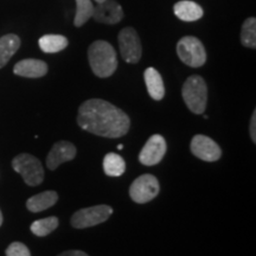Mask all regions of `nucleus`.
<instances>
[{"mask_svg": "<svg viewBox=\"0 0 256 256\" xmlns=\"http://www.w3.org/2000/svg\"><path fill=\"white\" fill-rule=\"evenodd\" d=\"M78 124L95 136L116 139L128 132L130 120L124 110L110 102L90 98L80 106Z\"/></svg>", "mask_w": 256, "mask_h": 256, "instance_id": "obj_1", "label": "nucleus"}, {"mask_svg": "<svg viewBox=\"0 0 256 256\" xmlns=\"http://www.w3.org/2000/svg\"><path fill=\"white\" fill-rule=\"evenodd\" d=\"M88 60L92 72L101 78H110L118 68L116 51L106 40H96L89 46Z\"/></svg>", "mask_w": 256, "mask_h": 256, "instance_id": "obj_2", "label": "nucleus"}, {"mask_svg": "<svg viewBox=\"0 0 256 256\" xmlns=\"http://www.w3.org/2000/svg\"><path fill=\"white\" fill-rule=\"evenodd\" d=\"M182 95L185 104L192 113L203 114L208 102V87L204 78L200 75L188 78L182 88Z\"/></svg>", "mask_w": 256, "mask_h": 256, "instance_id": "obj_3", "label": "nucleus"}, {"mask_svg": "<svg viewBox=\"0 0 256 256\" xmlns=\"http://www.w3.org/2000/svg\"><path fill=\"white\" fill-rule=\"evenodd\" d=\"M12 168L23 177L28 186H37L44 180V170L40 160L28 153H22L14 156Z\"/></svg>", "mask_w": 256, "mask_h": 256, "instance_id": "obj_4", "label": "nucleus"}, {"mask_svg": "<svg viewBox=\"0 0 256 256\" xmlns=\"http://www.w3.org/2000/svg\"><path fill=\"white\" fill-rule=\"evenodd\" d=\"M177 54L182 62L191 68H200L206 62V48L196 37L180 38L177 44Z\"/></svg>", "mask_w": 256, "mask_h": 256, "instance_id": "obj_5", "label": "nucleus"}, {"mask_svg": "<svg viewBox=\"0 0 256 256\" xmlns=\"http://www.w3.org/2000/svg\"><path fill=\"white\" fill-rule=\"evenodd\" d=\"M113 209L110 206H95L76 211L72 217V226L76 229H86L101 224L110 218Z\"/></svg>", "mask_w": 256, "mask_h": 256, "instance_id": "obj_6", "label": "nucleus"}, {"mask_svg": "<svg viewBox=\"0 0 256 256\" xmlns=\"http://www.w3.org/2000/svg\"><path fill=\"white\" fill-rule=\"evenodd\" d=\"M159 182L154 176L142 174L133 182L130 188V196L138 204H145L159 194Z\"/></svg>", "mask_w": 256, "mask_h": 256, "instance_id": "obj_7", "label": "nucleus"}, {"mask_svg": "<svg viewBox=\"0 0 256 256\" xmlns=\"http://www.w3.org/2000/svg\"><path fill=\"white\" fill-rule=\"evenodd\" d=\"M120 52L124 62L136 64L142 58V42L133 28H124L119 32Z\"/></svg>", "mask_w": 256, "mask_h": 256, "instance_id": "obj_8", "label": "nucleus"}, {"mask_svg": "<svg viewBox=\"0 0 256 256\" xmlns=\"http://www.w3.org/2000/svg\"><path fill=\"white\" fill-rule=\"evenodd\" d=\"M192 154L204 162H217L222 156V150L216 142L203 134H197L191 140Z\"/></svg>", "mask_w": 256, "mask_h": 256, "instance_id": "obj_9", "label": "nucleus"}, {"mask_svg": "<svg viewBox=\"0 0 256 256\" xmlns=\"http://www.w3.org/2000/svg\"><path fill=\"white\" fill-rule=\"evenodd\" d=\"M166 150H168V145H166L164 136L160 134H153L142 147L139 154V162L145 166L159 164L166 154Z\"/></svg>", "mask_w": 256, "mask_h": 256, "instance_id": "obj_10", "label": "nucleus"}, {"mask_svg": "<svg viewBox=\"0 0 256 256\" xmlns=\"http://www.w3.org/2000/svg\"><path fill=\"white\" fill-rule=\"evenodd\" d=\"M122 17V8L115 0H104L95 6L94 12H92V18L98 23L102 24H118L120 23Z\"/></svg>", "mask_w": 256, "mask_h": 256, "instance_id": "obj_11", "label": "nucleus"}, {"mask_svg": "<svg viewBox=\"0 0 256 256\" xmlns=\"http://www.w3.org/2000/svg\"><path fill=\"white\" fill-rule=\"evenodd\" d=\"M76 156V147L69 142H58L52 146L46 156L48 168L54 171L60 164L70 162Z\"/></svg>", "mask_w": 256, "mask_h": 256, "instance_id": "obj_12", "label": "nucleus"}, {"mask_svg": "<svg viewBox=\"0 0 256 256\" xmlns=\"http://www.w3.org/2000/svg\"><path fill=\"white\" fill-rule=\"evenodd\" d=\"M16 75L28 78H43L48 72V64L44 60L28 58L19 60L14 68Z\"/></svg>", "mask_w": 256, "mask_h": 256, "instance_id": "obj_13", "label": "nucleus"}, {"mask_svg": "<svg viewBox=\"0 0 256 256\" xmlns=\"http://www.w3.org/2000/svg\"><path fill=\"white\" fill-rule=\"evenodd\" d=\"M147 92L153 100L160 101L165 96V86L162 75L154 68H147L144 72Z\"/></svg>", "mask_w": 256, "mask_h": 256, "instance_id": "obj_14", "label": "nucleus"}, {"mask_svg": "<svg viewBox=\"0 0 256 256\" xmlns=\"http://www.w3.org/2000/svg\"><path fill=\"white\" fill-rule=\"evenodd\" d=\"M174 12L183 22H196L203 17L204 11L200 5L190 0H182L174 5Z\"/></svg>", "mask_w": 256, "mask_h": 256, "instance_id": "obj_15", "label": "nucleus"}, {"mask_svg": "<svg viewBox=\"0 0 256 256\" xmlns=\"http://www.w3.org/2000/svg\"><path fill=\"white\" fill-rule=\"evenodd\" d=\"M57 200H58V194L56 191H44L28 198L26 208L31 212H40L55 206Z\"/></svg>", "mask_w": 256, "mask_h": 256, "instance_id": "obj_16", "label": "nucleus"}, {"mask_svg": "<svg viewBox=\"0 0 256 256\" xmlns=\"http://www.w3.org/2000/svg\"><path fill=\"white\" fill-rule=\"evenodd\" d=\"M20 46V38L10 34L0 38V69L5 66Z\"/></svg>", "mask_w": 256, "mask_h": 256, "instance_id": "obj_17", "label": "nucleus"}, {"mask_svg": "<svg viewBox=\"0 0 256 256\" xmlns=\"http://www.w3.org/2000/svg\"><path fill=\"white\" fill-rule=\"evenodd\" d=\"M40 50L46 54L60 52L68 46L69 42L62 34H46L38 40Z\"/></svg>", "mask_w": 256, "mask_h": 256, "instance_id": "obj_18", "label": "nucleus"}, {"mask_svg": "<svg viewBox=\"0 0 256 256\" xmlns=\"http://www.w3.org/2000/svg\"><path fill=\"white\" fill-rule=\"evenodd\" d=\"M104 170L110 177H120L126 171V162L122 156L116 153H108L104 159Z\"/></svg>", "mask_w": 256, "mask_h": 256, "instance_id": "obj_19", "label": "nucleus"}, {"mask_svg": "<svg viewBox=\"0 0 256 256\" xmlns=\"http://www.w3.org/2000/svg\"><path fill=\"white\" fill-rule=\"evenodd\" d=\"M60 220L57 217L51 216L46 217V218H42L38 220H34V223L31 224V232L34 234L36 236H40V238H43V236L49 235L55 230L57 226H58Z\"/></svg>", "mask_w": 256, "mask_h": 256, "instance_id": "obj_20", "label": "nucleus"}, {"mask_svg": "<svg viewBox=\"0 0 256 256\" xmlns=\"http://www.w3.org/2000/svg\"><path fill=\"white\" fill-rule=\"evenodd\" d=\"M94 12V5L92 0H76V16L74 19L75 26L81 28L92 17Z\"/></svg>", "mask_w": 256, "mask_h": 256, "instance_id": "obj_21", "label": "nucleus"}, {"mask_svg": "<svg viewBox=\"0 0 256 256\" xmlns=\"http://www.w3.org/2000/svg\"><path fill=\"white\" fill-rule=\"evenodd\" d=\"M241 43L246 48H256V19L250 17L246 19L241 30Z\"/></svg>", "mask_w": 256, "mask_h": 256, "instance_id": "obj_22", "label": "nucleus"}, {"mask_svg": "<svg viewBox=\"0 0 256 256\" xmlns=\"http://www.w3.org/2000/svg\"><path fill=\"white\" fill-rule=\"evenodd\" d=\"M6 256H31V252L24 243L14 242L6 249Z\"/></svg>", "mask_w": 256, "mask_h": 256, "instance_id": "obj_23", "label": "nucleus"}, {"mask_svg": "<svg viewBox=\"0 0 256 256\" xmlns=\"http://www.w3.org/2000/svg\"><path fill=\"white\" fill-rule=\"evenodd\" d=\"M249 133H250L252 142H256V110L252 112V119H250V126H249Z\"/></svg>", "mask_w": 256, "mask_h": 256, "instance_id": "obj_24", "label": "nucleus"}, {"mask_svg": "<svg viewBox=\"0 0 256 256\" xmlns=\"http://www.w3.org/2000/svg\"><path fill=\"white\" fill-rule=\"evenodd\" d=\"M58 256H89V255L81 250H68V252H62V254H60Z\"/></svg>", "mask_w": 256, "mask_h": 256, "instance_id": "obj_25", "label": "nucleus"}, {"mask_svg": "<svg viewBox=\"0 0 256 256\" xmlns=\"http://www.w3.org/2000/svg\"><path fill=\"white\" fill-rule=\"evenodd\" d=\"M2 211H0V226H2Z\"/></svg>", "mask_w": 256, "mask_h": 256, "instance_id": "obj_26", "label": "nucleus"}, {"mask_svg": "<svg viewBox=\"0 0 256 256\" xmlns=\"http://www.w3.org/2000/svg\"><path fill=\"white\" fill-rule=\"evenodd\" d=\"M96 2H98V4H100V2H104V0H95Z\"/></svg>", "mask_w": 256, "mask_h": 256, "instance_id": "obj_27", "label": "nucleus"}, {"mask_svg": "<svg viewBox=\"0 0 256 256\" xmlns=\"http://www.w3.org/2000/svg\"><path fill=\"white\" fill-rule=\"evenodd\" d=\"M124 148V146L122 145H119V146H118V150H122Z\"/></svg>", "mask_w": 256, "mask_h": 256, "instance_id": "obj_28", "label": "nucleus"}]
</instances>
